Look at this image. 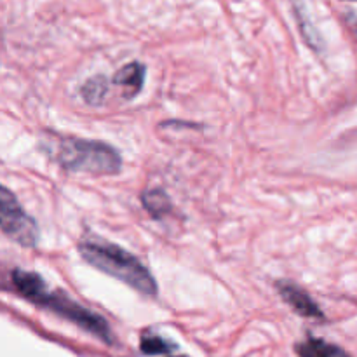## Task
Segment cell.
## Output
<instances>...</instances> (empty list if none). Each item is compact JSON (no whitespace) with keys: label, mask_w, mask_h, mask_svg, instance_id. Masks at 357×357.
Here are the masks:
<instances>
[{"label":"cell","mask_w":357,"mask_h":357,"mask_svg":"<svg viewBox=\"0 0 357 357\" xmlns=\"http://www.w3.org/2000/svg\"><path fill=\"white\" fill-rule=\"evenodd\" d=\"M42 152L70 173L93 176H112L122 169V157L117 149L100 139H84L45 132L38 142Z\"/></svg>","instance_id":"obj_1"},{"label":"cell","mask_w":357,"mask_h":357,"mask_svg":"<svg viewBox=\"0 0 357 357\" xmlns=\"http://www.w3.org/2000/svg\"><path fill=\"white\" fill-rule=\"evenodd\" d=\"M10 282H13V288L16 289L17 295L23 296L24 300H28L33 305L42 307V309L77 324L89 335L100 338L105 344H114L112 330L103 317L77 303L66 293L51 291L44 279L35 274V272L14 268L10 272Z\"/></svg>","instance_id":"obj_2"},{"label":"cell","mask_w":357,"mask_h":357,"mask_svg":"<svg viewBox=\"0 0 357 357\" xmlns=\"http://www.w3.org/2000/svg\"><path fill=\"white\" fill-rule=\"evenodd\" d=\"M77 251L82 260L96 271L119 279L143 296H157L159 286L152 272L124 248L100 239L98 236H91L80 241Z\"/></svg>","instance_id":"obj_3"},{"label":"cell","mask_w":357,"mask_h":357,"mask_svg":"<svg viewBox=\"0 0 357 357\" xmlns=\"http://www.w3.org/2000/svg\"><path fill=\"white\" fill-rule=\"evenodd\" d=\"M0 230L20 246L31 248L38 243L37 222L28 215L16 195L0 185Z\"/></svg>","instance_id":"obj_4"},{"label":"cell","mask_w":357,"mask_h":357,"mask_svg":"<svg viewBox=\"0 0 357 357\" xmlns=\"http://www.w3.org/2000/svg\"><path fill=\"white\" fill-rule=\"evenodd\" d=\"M275 288H278L279 296L284 300L286 305L291 307L293 312H296L302 317H309V319H324L323 310L319 309V305L314 302L312 296L305 289H302L300 286L293 284L289 281L275 282Z\"/></svg>","instance_id":"obj_5"},{"label":"cell","mask_w":357,"mask_h":357,"mask_svg":"<svg viewBox=\"0 0 357 357\" xmlns=\"http://www.w3.org/2000/svg\"><path fill=\"white\" fill-rule=\"evenodd\" d=\"M145 65L139 61H131L114 73L112 82L124 89L122 96H124L126 100H132V98L138 96L139 91H142L143 84H145Z\"/></svg>","instance_id":"obj_6"},{"label":"cell","mask_w":357,"mask_h":357,"mask_svg":"<svg viewBox=\"0 0 357 357\" xmlns=\"http://www.w3.org/2000/svg\"><path fill=\"white\" fill-rule=\"evenodd\" d=\"M295 352L300 357H351L338 345L330 344L323 338L310 337V335L295 345Z\"/></svg>","instance_id":"obj_7"},{"label":"cell","mask_w":357,"mask_h":357,"mask_svg":"<svg viewBox=\"0 0 357 357\" xmlns=\"http://www.w3.org/2000/svg\"><path fill=\"white\" fill-rule=\"evenodd\" d=\"M82 100L91 107H101L107 101L108 94V79L105 75H94L84 82L80 87Z\"/></svg>","instance_id":"obj_8"},{"label":"cell","mask_w":357,"mask_h":357,"mask_svg":"<svg viewBox=\"0 0 357 357\" xmlns=\"http://www.w3.org/2000/svg\"><path fill=\"white\" fill-rule=\"evenodd\" d=\"M143 208L150 213V216L155 220L162 218L167 213H171L173 209V204H171L169 195L164 190H159V188H152V190H146L145 194L142 195Z\"/></svg>","instance_id":"obj_9"},{"label":"cell","mask_w":357,"mask_h":357,"mask_svg":"<svg viewBox=\"0 0 357 357\" xmlns=\"http://www.w3.org/2000/svg\"><path fill=\"white\" fill-rule=\"evenodd\" d=\"M139 347H142L143 354L153 356V354H167V352H173L174 349H176V345L171 344V342H167L166 338L162 337H157V335H152V333H145L142 337V344H139Z\"/></svg>","instance_id":"obj_10"},{"label":"cell","mask_w":357,"mask_h":357,"mask_svg":"<svg viewBox=\"0 0 357 357\" xmlns=\"http://www.w3.org/2000/svg\"><path fill=\"white\" fill-rule=\"evenodd\" d=\"M296 16H298V23H300V31H302L303 38H305L307 44L314 49V51H319L323 47V40H321L319 33L312 28V24L309 23V20L305 17L303 10L296 9Z\"/></svg>","instance_id":"obj_11"},{"label":"cell","mask_w":357,"mask_h":357,"mask_svg":"<svg viewBox=\"0 0 357 357\" xmlns=\"http://www.w3.org/2000/svg\"><path fill=\"white\" fill-rule=\"evenodd\" d=\"M180 357H185V356H180Z\"/></svg>","instance_id":"obj_12"}]
</instances>
